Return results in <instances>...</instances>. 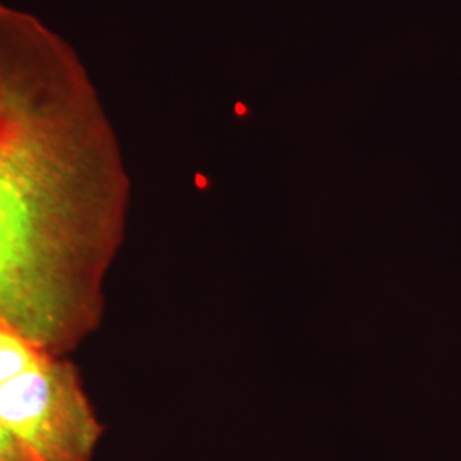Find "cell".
Listing matches in <instances>:
<instances>
[{
  "mask_svg": "<svg viewBox=\"0 0 461 461\" xmlns=\"http://www.w3.org/2000/svg\"><path fill=\"white\" fill-rule=\"evenodd\" d=\"M0 461H36L4 424H0Z\"/></svg>",
  "mask_w": 461,
  "mask_h": 461,
  "instance_id": "4",
  "label": "cell"
},
{
  "mask_svg": "<svg viewBox=\"0 0 461 461\" xmlns=\"http://www.w3.org/2000/svg\"><path fill=\"white\" fill-rule=\"evenodd\" d=\"M129 180L74 49L0 2V327L57 357L98 327Z\"/></svg>",
  "mask_w": 461,
  "mask_h": 461,
  "instance_id": "1",
  "label": "cell"
},
{
  "mask_svg": "<svg viewBox=\"0 0 461 461\" xmlns=\"http://www.w3.org/2000/svg\"><path fill=\"white\" fill-rule=\"evenodd\" d=\"M45 356L50 354L30 344L13 330L0 327V384L28 371Z\"/></svg>",
  "mask_w": 461,
  "mask_h": 461,
  "instance_id": "3",
  "label": "cell"
},
{
  "mask_svg": "<svg viewBox=\"0 0 461 461\" xmlns=\"http://www.w3.org/2000/svg\"><path fill=\"white\" fill-rule=\"evenodd\" d=\"M0 424L36 461H91L103 432L76 371L53 356L0 384Z\"/></svg>",
  "mask_w": 461,
  "mask_h": 461,
  "instance_id": "2",
  "label": "cell"
}]
</instances>
